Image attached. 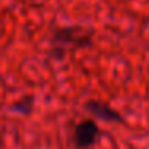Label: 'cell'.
<instances>
[{
	"instance_id": "3",
	"label": "cell",
	"mask_w": 149,
	"mask_h": 149,
	"mask_svg": "<svg viewBox=\"0 0 149 149\" xmlns=\"http://www.w3.org/2000/svg\"><path fill=\"white\" fill-rule=\"evenodd\" d=\"M85 109L90 114H93L95 117L106 122H123V117L117 112L116 109L109 106V104L103 103V101H96V100H90L85 103Z\"/></svg>"
},
{
	"instance_id": "2",
	"label": "cell",
	"mask_w": 149,
	"mask_h": 149,
	"mask_svg": "<svg viewBox=\"0 0 149 149\" xmlns=\"http://www.w3.org/2000/svg\"><path fill=\"white\" fill-rule=\"evenodd\" d=\"M100 135V127L95 120L87 119L77 123L74 128V144L77 149H87L93 146Z\"/></svg>"
},
{
	"instance_id": "1",
	"label": "cell",
	"mask_w": 149,
	"mask_h": 149,
	"mask_svg": "<svg viewBox=\"0 0 149 149\" xmlns=\"http://www.w3.org/2000/svg\"><path fill=\"white\" fill-rule=\"evenodd\" d=\"M53 42L63 43V45H74L79 48L91 45V32L85 31L79 26H69V27H59L53 32Z\"/></svg>"
}]
</instances>
